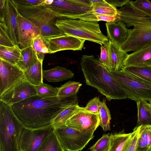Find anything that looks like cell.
<instances>
[{"instance_id": "cell-41", "label": "cell", "mask_w": 151, "mask_h": 151, "mask_svg": "<svg viewBox=\"0 0 151 151\" xmlns=\"http://www.w3.org/2000/svg\"><path fill=\"white\" fill-rule=\"evenodd\" d=\"M135 7L147 14H151V2L148 0L130 1Z\"/></svg>"}, {"instance_id": "cell-30", "label": "cell", "mask_w": 151, "mask_h": 151, "mask_svg": "<svg viewBox=\"0 0 151 151\" xmlns=\"http://www.w3.org/2000/svg\"><path fill=\"white\" fill-rule=\"evenodd\" d=\"M131 134V133H119L110 134V145L108 151H121Z\"/></svg>"}, {"instance_id": "cell-32", "label": "cell", "mask_w": 151, "mask_h": 151, "mask_svg": "<svg viewBox=\"0 0 151 151\" xmlns=\"http://www.w3.org/2000/svg\"><path fill=\"white\" fill-rule=\"evenodd\" d=\"M82 84L79 82L70 81L58 87L57 96H69L77 95Z\"/></svg>"}, {"instance_id": "cell-42", "label": "cell", "mask_w": 151, "mask_h": 151, "mask_svg": "<svg viewBox=\"0 0 151 151\" xmlns=\"http://www.w3.org/2000/svg\"><path fill=\"white\" fill-rule=\"evenodd\" d=\"M101 53L99 60L101 63L111 71L109 53L106 45H101Z\"/></svg>"}, {"instance_id": "cell-44", "label": "cell", "mask_w": 151, "mask_h": 151, "mask_svg": "<svg viewBox=\"0 0 151 151\" xmlns=\"http://www.w3.org/2000/svg\"><path fill=\"white\" fill-rule=\"evenodd\" d=\"M107 2L116 7L120 8L125 6L130 1L129 0H105Z\"/></svg>"}, {"instance_id": "cell-12", "label": "cell", "mask_w": 151, "mask_h": 151, "mask_svg": "<svg viewBox=\"0 0 151 151\" xmlns=\"http://www.w3.org/2000/svg\"><path fill=\"white\" fill-rule=\"evenodd\" d=\"M37 95L35 86L23 79L0 95V100L12 106Z\"/></svg>"}, {"instance_id": "cell-14", "label": "cell", "mask_w": 151, "mask_h": 151, "mask_svg": "<svg viewBox=\"0 0 151 151\" xmlns=\"http://www.w3.org/2000/svg\"><path fill=\"white\" fill-rule=\"evenodd\" d=\"M23 79V72L17 65L0 58V95Z\"/></svg>"}, {"instance_id": "cell-35", "label": "cell", "mask_w": 151, "mask_h": 151, "mask_svg": "<svg viewBox=\"0 0 151 151\" xmlns=\"http://www.w3.org/2000/svg\"><path fill=\"white\" fill-rule=\"evenodd\" d=\"M35 86L37 95L41 97L48 98L57 96L58 91V88H55L43 83Z\"/></svg>"}, {"instance_id": "cell-17", "label": "cell", "mask_w": 151, "mask_h": 151, "mask_svg": "<svg viewBox=\"0 0 151 151\" xmlns=\"http://www.w3.org/2000/svg\"><path fill=\"white\" fill-rule=\"evenodd\" d=\"M19 14L14 1L6 0L4 19L7 33L14 45H18L16 35V28L17 18Z\"/></svg>"}, {"instance_id": "cell-16", "label": "cell", "mask_w": 151, "mask_h": 151, "mask_svg": "<svg viewBox=\"0 0 151 151\" xmlns=\"http://www.w3.org/2000/svg\"><path fill=\"white\" fill-rule=\"evenodd\" d=\"M151 42V29H129L128 37L120 47L127 53L135 51Z\"/></svg>"}, {"instance_id": "cell-13", "label": "cell", "mask_w": 151, "mask_h": 151, "mask_svg": "<svg viewBox=\"0 0 151 151\" xmlns=\"http://www.w3.org/2000/svg\"><path fill=\"white\" fill-rule=\"evenodd\" d=\"M17 19L16 35L19 45L21 49L31 46L33 40L40 37V29L19 13Z\"/></svg>"}, {"instance_id": "cell-33", "label": "cell", "mask_w": 151, "mask_h": 151, "mask_svg": "<svg viewBox=\"0 0 151 151\" xmlns=\"http://www.w3.org/2000/svg\"><path fill=\"white\" fill-rule=\"evenodd\" d=\"M90 11L84 14L79 19L96 22L101 21L106 22H118L119 15H96L91 13Z\"/></svg>"}, {"instance_id": "cell-15", "label": "cell", "mask_w": 151, "mask_h": 151, "mask_svg": "<svg viewBox=\"0 0 151 151\" xmlns=\"http://www.w3.org/2000/svg\"><path fill=\"white\" fill-rule=\"evenodd\" d=\"M43 39L50 54L65 50H81L85 41L67 35Z\"/></svg>"}, {"instance_id": "cell-18", "label": "cell", "mask_w": 151, "mask_h": 151, "mask_svg": "<svg viewBox=\"0 0 151 151\" xmlns=\"http://www.w3.org/2000/svg\"><path fill=\"white\" fill-rule=\"evenodd\" d=\"M151 66V42L128 54L124 65V68L129 66Z\"/></svg>"}, {"instance_id": "cell-7", "label": "cell", "mask_w": 151, "mask_h": 151, "mask_svg": "<svg viewBox=\"0 0 151 151\" xmlns=\"http://www.w3.org/2000/svg\"><path fill=\"white\" fill-rule=\"evenodd\" d=\"M53 130L64 151H81L94 137L93 133H80L66 125Z\"/></svg>"}, {"instance_id": "cell-5", "label": "cell", "mask_w": 151, "mask_h": 151, "mask_svg": "<svg viewBox=\"0 0 151 151\" xmlns=\"http://www.w3.org/2000/svg\"><path fill=\"white\" fill-rule=\"evenodd\" d=\"M16 4L19 13L40 29V37L48 38L64 35L55 25L58 19L42 4L32 6Z\"/></svg>"}, {"instance_id": "cell-9", "label": "cell", "mask_w": 151, "mask_h": 151, "mask_svg": "<svg viewBox=\"0 0 151 151\" xmlns=\"http://www.w3.org/2000/svg\"><path fill=\"white\" fill-rule=\"evenodd\" d=\"M118 10L119 14L118 21L125 24L127 27L133 26L135 29H151V14L138 9L130 1Z\"/></svg>"}, {"instance_id": "cell-20", "label": "cell", "mask_w": 151, "mask_h": 151, "mask_svg": "<svg viewBox=\"0 0 151 151\" xmlns=\"http://www.w3.org/2000/svg\"><path fill=\"white\" fill-rule=\"evenodd\" d=\"M106 45L109 56L111 71L122 70L124 61L128 54L122 50L119 46L110 40Z\"/></svg>"}, {"instance_id": "cell-21", "label": "cell", "mask_w": 151, "mask_h": 151, "mask_svg": "<svg viewBox=\"0 0 151 151\" xmlns=\"http://www.w3.org/2000/svg\"><path fill=\"white\" fill-rule=\"evenodd\" d=\"M74 73L65 68L58 66L47 70H42V77L50 82H60L73 78Z\"/></svg>"}, {"instance_id": "cell-40", "label": "cell", "mask_w": 151, "mask_h": 151, "mask_svg": "<svg viewBox=\"0 0 151 151\" xmlns=\"http://www.w3.org/2000/svg\"><path fill=\"white\" fill-rule=\"evenodd\" d=\"M101 101L99 98L96 97L88 101L83 109L88 111L95 114H99V109Z\"/></svg>"}, {"instance_id": "cell-31", "label": "cell", "mask_w": 151, "mask_h": 151, "mask_svg": "<svg viewBox=\"0 0 151 151\" xmlns=\"http://www.w3.org/2000/svg\"><path fill=\"white\" fill-rule=\"evenodd\" d=\"M106 99H104L101 102L99 109L100 122L99 125L104 131L110 130V120L111 119L110 111L106 104Z\"/></svg>"}, {"instance_id": "cell-36", "label": "cell", "mask_w": 151, "mask_h": 151, "mask_svg": "<svg viewBox=\"0 0 151 151\" xmlns=\"http://www.w3.org/2000/svg\"><path fill=\"white\" fill-rule=\"evenodd\" d=\"M140 126L135 127L125 143L121 151H136Z\"/></svg>"}, {"instance_id": "cell-38", "label": "cell", "mask_w": 151, "mask_h": 151, "mask_svg": "<svg viewBox=\"0 0 151 151\" xmlns=\"http://www.w3.org/2000/svg\"><path fill=\"white\" fill-rule=\"evenodd\" d=\"M139 136L145 143L147 151H151V125L140 126Z\"/></svg>"}, {"instance_id": "cell-4", "label": "cell", "mask_w": 151, "mask_h": 151, "mask_svg": "<svg viewBox=\"0 0 151 151\" xmlns=\"http://www.w3.org/2000/svg\"><path fill=\"white\" fill-rule=\"evenodd\" d=\"M55 25L64 35L76 37L104 45L109 41L107 37L101 31L98 22L80 19H58Z\"/></svg>"}, {"instance_id": "cell-8", "label": "cell", "mask_w": 151, "mask_h": 151, "mask_svg": "<svg viewBox=\"0 0 151 151\" xmlns=\"http://www.w3.org/2000/svg\"><path fill=\"white\" fill-rule=\"evenodd\" d=\"M42 4L58 19H79L92 9V7L81 6L71 0H45Z\"/></svg>"}, {"instance_id": "cell-45", "label": "cell", "mask_w": 151, "mask_h": 151, "mask_svg": "<svg viewBox=\"0 0 151 151\" xmlns=\"http://www.w3.org/2000/svg\"><path fill=\"white\" fill-rule=\"evenodd\" d=\"M73 3L82 6L92 7L89 0H71Z\"/></svg>"}, {"instance_id": "cell-26", "label": "cell", "mask_w": 151, "mask_h": 151, "mask_svg": "<svg viewBox=\"0 0 151 151\" xmlns=\"http://www.w3.org/2000/svg\"><path fill=\"white\" fill-rule=\"evenodd\" d=\"M21 49L18 45L12 47L0 45V58L16 65L21 56Z\"/></svg>"}, {"instance_id": "cell-1", "label": "cell", "mask_w": 151, "mask_h": 151, "mask_svg": "<svg viewBox=\"0 0 151 151\" xmlns=\"http://www.w3.org/2000/svg\"><path fill=\"white\" fill-rule=\"evenodd\" d=\"M77 104V95L44 98L37 95L11 106L24 127L36 129L52 126L54 119L62 111Z\"/></svg>"}, {"instance_id": "cell-24", "label": "cell", "mask_w": 151, "mask_h": 151, "mask_svg": "<svg viewBox=\"0 0 151 151\" xmlns=\"http://www.w3.org/2000/svg\"><path fill=\"white\" fill-rule=\"evenodd\" d=\"M21 54L16 65L23 72L35 64L38 60L32 46L22 49Z\"/></svg>"}, {"instance_id": "cell-23", "label": "cell", "mask_w": 151, "mask_h": 151, "mask_svg": "<svg viewBox=\"0 0 151 151\" xmlns=\"http://www.w3.org/2000/svg\"><path fill=\"white\" fill-rule=\"evenodd\" d=\"M42 63L38 60L36 63L23 72V79L34 86L43 82Z\"/></svg>"}, {"instance_id": "cell-3", "label": "cell", "mask_w": 151, "mask_h": 151, "mask_svg": "<svg viewBox=\"0 0 151 151\" xmlns=\"http://www.w3.org/2000/svg\"><path fill=\"white\" fill-rule=\"evenodd\" d=\"M23 126L12 106L0 100V151H19V140Z\"/></svg>"}, {"instance_id": "cell-11", "label": "cell", "mask_w": 151, "mask_h": 151, "mask_svg": "<svg viewBox=\"0 0 151 151\" xmlns=\"http://www.w3.org/2000/svg\"><path fill=\"white\" fill-rule=\"evenodd\" d=\"M53 129L52 126L36 129L23 126L19 140V151H37Z\"/></svg>"}, {"instance_id": "cell-37", "label": "cell", "mask_w": 151, "mask_h": 151, "mask_svg": "<svg viewBox=\"0 0 151 151\" xmlns=\"http://www.w3.org/2000/svg\"><path fill=\"white\" fill-rule=\"evenodd\" d=\"M110 134H103L91 148L90 151H108L110 143Z\"/></svg>"}, {"instance_id": "cell-34", "label": "cell", "mask_w": 151, "mask_h": 151, "mask_svg": "<svg viewBox=\"0 0 151 151\" xmlns=\"http://www.w3.org/2000/svg\"><path fill=\"white\" fill-rule=\"evenodd\" d=\"M31 46L35 52L38 59L42 63L45 55L49 53L48 47L43 39L40 37L35 39Z\"/></svg>"}, {"instance_id": "cell-46", "label": "cell", "mask_w": 151, "mask_h": 151, "mask_svg": "<svg viewBox=\"0 0 151 151\" xmlns=\"http://www.w3.org/2000/svg\"><path fill=\"white\" fill-rule=\"evenodd\" d=\"M149 103H150V104H151V101L150 102H149Z\"/></svg>"}, {"instance_id": "cell-43", "label": "cell", "mask_w": 151, "mask_h": 151, "mask_svg": "<svg viewBox=\"0 0 151 151\" xmlns=\"http://www.w3.org/2000/svg\"><path fill=\"white\" fill-rule=\"evenodd\" d=\"M45 0H14L16 4L24 6H37L42 4Z\"/></svg>"}, {"instance_id": "cell-29", "label": "cell", "mask_w": 151, "mask_h": 151, "mask_svg": "<svg viewBox=\"0 0 151 151\" xmlns=\"http://www.w3.org/2000/svg\"><path fill=\"white\" fill-rule=\"evenodd\" d=\"M37 151H64L54 131L45 140Z\"/></svg>"}, {"instance_id": "cell-10", "label": "cell", "mask_w": 151, "mask_h": 151, "mask_svg": "<svg viewBox=\"0 0 151 151\" xmlns=\"http://www.w3.org/2000/svg\"><path fill=\"white\" fill-rule=\"evenodd\" d=\"M99 114L88 111L80 106L66 122L65 125L83 133H93L99 126Z\"/></svg>"}, {"instance_id": "cell-2", "label": "cell", "mask_w": 151, "mask_h": 151, "mask_svg": "<svg viewBox=\"0 0 151 151\" xmlns=\"http://www.w3.org/2000/svg\"><path fill=\"white\" fill-rule=\"evenodd\" d=\"M80 65L88 85L96 88L108 101L126 99V94L110 71L93 55H82Z\"/></svg>"}, {"instance_id": "cell-22", "label": "cell", "mask_w": 151, "mask_h": 151, "mask_svg": "<svg viewBox=\"0 0 151 151\" xmlns=\"http://www.w3.org/2000/svg\"><path fill=\"white\" fill-rule=\"evenodd\" d=\"M92 4L91 13L96 15L119 16L118 9L105 0H89Z\"/></svg>"}, {"instance_id": "cell-6", "label": "cell", "mask_w": 151, "mask_h": 151, "mask_svg": "<svg viewBox=\"0 0 151 151\" xmlns=\"http://www.w3.org/2000/svg\"><path fill=\"white\" fill-rule=\"evenodd\" d=\"M110 72L126 93L127 98L136 102L141 100L151 101V84L123 70Z\"/></svg>"}, {"instance_id": "cell-19", "label": "cell", "mask_w": 151, "mask_h": 151, "mask_svg": "<svg viewBox=\"0 0 151 151\" xmlns=\"http://www.w3.org/2000/svg\"><path fill=\"white\" fill-rule=\"evenodd\" d=\"M107 37L109 40L120 46L127 39L129 29L121 21L106 23Z\"/></svg>"}, {"instance_id": "cell-25", "label": "cell", "mask_w": 151, "mask_h": 151, "mask_svg": "<svg viewBox=\"0 0 151 151\" xmlns=\"http://www.w3.org/2000/svg\"><path fill=\"white\" fill-rule=\"evenodd\" d=\"M138 112L137 127L151 125V105L146 101L136 102Z\"/></svg>"}, {"instance_id": "cell-39", "label": "cell", "mask_w": 151, "mask_h": 151, "mask_svg": "<svg viewBox=\"0 0 151 151\" xmlns=\"http://www.w3.org/2000/svg\"><path fill=\"white\" fill-rule=\"evenodd\" d=\"M0 45L12 47L14 45L8 35L5 23H0Z\"/></svg>"}, {"instance_id": "cell-28", "label": "cell", "mask_w": 151, "mask_h": 151, "mask_svg": "<svg viewBox=\"0 0 151 151\" xmlns=\"http://www.w3.org/2000/svg\"><path fill=\"white\" fill-rule=\"evenodd\" d=\"M79 106L78 104L72 105L62 111L53 121L52 126L53 129L65 126L67 121L73 115Z\"/></svg>"}, {"instance_id": "cell-27", "label": "cell", "mask_w": 151, "mask_h": 151, "mask_svg": "<svg viewBox=\"0 0 151 151\" xmlns=\"http://www.w3.org/2000/svg\"><path fill=\"white\" fill-rule=\"evenodd\" d=\"M122 70L151 84V66H129L124 68Z\"/></svg>"}]
</instances>
